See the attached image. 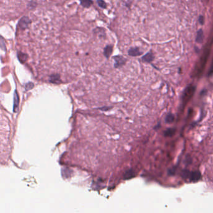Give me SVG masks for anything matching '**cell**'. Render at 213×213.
<instances>
[{
    "instance_id": "cell-2",
    "label": "cell",
    "mask_w": 213,
    "mask_h": 213,
    "mask_svg": "<svg viewBox=\"0 0 213 213\" xmlns=\"http://www.w3.org/2000/svg\"><path fill=\"white\" fill-rule=\"evenodd\" d=\"M31 21L30 20V19L28 17V16H23L22 17L20 20L19 21L18 24V26L20 28V29H26L28 28L29 25L31 24Z\"/></svg>"
},
{
    "instance_id": "cell-16",
    "label": "cell",
    "mask_w": 213,
    "mask_h": 213,
    "mask_svg": "<svg viewBox=\"0 0 213 213\" xmlns=\"http://www.w3.org/2000/svg\"><path fill=\"white\" fill-rule=\"evenodd\" d=\"M97 3L99 7L103 9H106L107 8V4H106V2L104 1L103 0H97Z\"/></svg>"
},
{
    "instance_id": "cell-14",
    "label": "cell",
    "mask_w": 213,
    "mask_h": 213,
    "mask_svg": "<svg viewBox=\"0 0 213 213\" xmlns=\"http://www.w3.org/2000/svg\"><path fill=\"white\" fill-rule=\"evenodd\" d=\"M14 112L16 111V109L18 108V104H19V101H20V99H19V96H18V95L17 92L16 91L15 93V98H14Z\"/></svg>"
},
{
    "instance_id": "cell-12",
    "label": "cell",
    "mask_w": 213,
    "mask_h": 213,
    "mask_svg": "<svg viewBox=\"0 0 213 213\" xmlns=\"http://www.w3.org/2000/svg\"><path fill=\"white\" fill-rule=\"evenodd\" d=\"M204 34H203V31L202 29H199L198 31V34H197V37H196V41L199 43H201L203 41V36Z\"/></svg>"
},
{
    "instance_id": "cell-1",
    "label": "cell",
    "mask_w": 213,
    "mask_h": 213,
    "mask_svg": "<svg viewBox=\"0 0 213 213\" xmlns=\"http://www.w3.org/2000/svg\"><path fill=\"white\" fill-rule=\"evenodd\" d=\"M195 91V87L193 86H189L187 87L185 90L183 92L182 99L183 103L186 104L187 102H188L191 97L193 96L194 93Z\"/></svg>"
},
{
    "instance_id": "cell-17",
    "label": "cell",
    "mask_w": 213,
    "mask_h": 213,
    "mask_svg": "<svg viewBox=\"0 0 213 213\" xmlns=\"http://www.w3.org/2000/svg\"><path fill=\"white\" fill-rule=\"evenodd\" d=\"M190 173L189 171L187 170H184L182 172V176L184 178H189V175H190Z\"/></svg>"
},
{
    "instance_id": "cell-5",
    "label": "cell",
    "mask_w": 213,
    "mask_h": 213,
    "mask_svg": "<svg viewBox=\"0 0 213 213\" xmlns=\"http://www.w3.org/2000/svg\"><path fill=\"white\" fill-rule=\"evenodd\" d=\"M142 54V52L140 51L138 48H131L128 51V54L131 56H141Z\"/></svg>"
},
{
    "instance_id": "cell-10",
    "label": "cell",
    "mask_w": 213,
    "mask_h": 213,
    "mask_svg": "<svg viewBox=\"0 0 213 213\" xmlns=\"http://www.w3.org/2000/svg\"><path fill=\"white\" fill-rule=\"evenodd\" d=\"M80 4L84 8H88L93 4V1L92 0H80Z\"/></svg>"
},
{
    "instance_id": "cell-13",
    "label": "cell",
    "mask_w": 213,
    "mask_h": 213,
    "mask_svg": "<svg viewBox=\"0 0 213 213\" xmlns=\"http://www.w3.org/2000/svg\"><path fill=\"white\" fill-rule=\"evenodd\" d=\"M134 176V173L132 170H128L124 174V178L125 179H129Z\"/></svg>"
},
{
    "instance_id": "cell-20",
    "label": "cell",
    "mask_w": 213,
    "mask_h": 213,
    "mask_svg": "<svg viewBox=\"0 0 213 213\" xmlns=\"http://www.w3.org/2000/svg\"><path fill=\"white\" fill-rule=\"evenodd\" d=\"M212 73H213V63H212V66H211V67L210 68V70H209V76H210V75H211Z\"/></svg>"
},
{
    "instance_id": "cell-6",
    "label": "cell",
    "mask_w": 213,
    "mask_h": 213,
    "mask_svg": "<svg viewBox=\"0 0 213 213\" xmlns=\"http://www.w3.org/2000/svg\"><path fill=\"white\" fill-rule=\"evenodd\" d=\"M113 46L112 45H107L104 49V56L106 58H109L112 53Z\"/></svg>"
},
{
    "instance_id": "cell-15",
    "label": "cell",
    "mask_w": 213,
    "mask_h": 213,
    "mask_svg": "<svg viewBox=\"0 0 213 213\" xmlns=\"http://www.w3.org/2000/svg\"><path fill=\"white\" fill-rule=\"evenodd\" d=\"M174 116L173 114H168L166 116V118H165V122L166 123H171L174 121Z\"/></svg>"
},
{
    "instance_id": "cell-18",
    "label": "cell",
    "mask_w": 213,
    "mask_h": 213,
    "mask_svg": "<svg viewBox=\"0 0 213 213\" xmlns=\"http://www.w3.org/2000/svg\"><path fill=\"white\" fill-rule=\"evenodd\" d=\"M36 5H37L36 3H35V1H30V2L29 3V4H28V7L29 9L31 10V9L35 8L36 7Z\"/></svg>"
},
{
    "instance_id": "cell-11",
    "label": "cell",
    "mask_w": 213,
    "mask_h": 213,
    "mask_svg": "<svg viewBox=\"0 0 213 213\" xmlns=\"http://www.w3.org/2000/svg\"><path fill=\"white\" fill-rule=\"evenodd\" d=\"M176 129L174 128H169L166 129L164 132V135L166 137H171L174 135L175 133H176Z\"/></svg>"
},
{
    "instance_id": "cell-8",
    "label": "cell",
    "mask_w": 213,
    "mask_h": 213,
    "mask_svg": "<svg viewBox=\"0 0 213 213\" xmlns=\"http://www.w3.org/2000/svg\"><path fill=\"white\" fill-rule=\"evenodd\" d=\"M49 81L52 83H56V84H58L61 82V79H60V76L58 74H53L50 76V78H49Z\"/></svg>"
},
{
    "instance_id": "cell-7",
    "label": "cell",
    "mask_w": 213,
    "mask_h": 213,
    "mask_svg": "<svg viewBox=\"0 0 213 213\" xmlns=\"http://www.w3.org/2000/svg\"><path fill=\"white\" fill-rule=\"evenodd\" d=\"M17 58L19 59V61H20L22 64H23L27 61L28 56L26 54L22 53L21 51H19L17 53Z\"/></svg>"
},
{
    "instance_id": "cell-4",
    "label": "cell",
    "mask_w": 213,
    "mask_h": 213,
    "mask_svg": "<svg viewBox=\"0 0 213 213\" xmlns=\"http://www.w3.org/2000/svg\"><path fill=\"white\" fill-rule=\"evenodd\" d=\"M201 173H200L199 171H196L190 173L189 179H190V181H191V182L195 183L201 179Z\"/></svg>"
},
{
    "instance_id": "cell-19",
    "label": "cell",
    "mask_w": 213,
    "mask_h": 213,
    "mask_svg": "<svg viewBox=\"0 0 213 213\" xmlns=\"http://www.w3.org/2000/svg\"><path fill=\"white\" fill-rule=\"evenodd\" d=\"M199 20V23H201V24H203L204 23V18H203V16H200Z\"/></svg>"
},
{
    "instance_id": "cell-3",
    "label": "cell",
    "mask_w": 213,
    "mask_h": 213,
    "mask_svg": "<svg viewBox=\"0 0 213 213\" xmlns=\"http://www.w3.org/2000/svg\"><path fill=\"white\" fill-rule=\"evenodd\" d=\"M113 59L115 60V67L116 68L123 66L126 62V59L122 56H116L113 57Z\"/></svg>"
},
{
    "instance_id": "cell-9",
    "label": "cell",
    "mask_w": 213,
    "mask_h": 213,
    "mask_svg": "<svg viewBox=\"0 0 213 213\" xmlns=\"http://www.w3.org/2000/svg\"><path fill=\"white\" fill-rule=\"evenodd\" d=\"M154 59V56L151 53H148L142 57V60L146 62H151Z\"/></svg>"
}]
</instances>
